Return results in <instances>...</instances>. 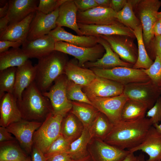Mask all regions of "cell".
<instances>
[{
	"instance_id": "obj_1",
	"label": "cell",
	"mask_w": 161,
	"mask_h": 161,
	"mask_svg": "<svg viewBox=\"0 0 161 161\" xmlns=\"http://www.w3.org/2000/svg\"><path fill=\"white\" fill-rule=\"evenodd\" d=\"M152 126L149 119L145 117L135 120H120L113 124L103 140L120 149L129 150L143 141Z\"/></svg>"
},
{
	"instance_id": "obj_2",
	"label": "cell",
	"mask_w": 161,
	"mask_h": 161,
	"mask_svg": "<svg viewBox=\"0 0 161 161\" xmlns=\"http://www.w3.org/2000/svg\"><path fill=\"white\" fill-rule=\"evenodd\" d=\"M17 103L24 120L43 123L53 113L49 100L43 95L34 81L23 92Z\"/></svg>"
},
{
	"instance_id": "obj_3",
	"label": "cell",
	"mask_w": 161,
	"mask_h": 161,
	"mask_svg": "<svg viewBox=\"0 0 161 161\" xmlns=\"http://www.w3.org/2000/svg\"><path fill=\"white\" fill-rule=\"evenodd\" d=\"M68 61L66 54L55 50L38 59L35 65L36 74L34 82L42 93L47 91L52 83L64 74Z\"/></svg>"
},
{
	"instance_id": "obj_4",
	"label": "cell",
	"mask_w": 161,
	"mask_h": 161,
	"mask_svg": "<svg viewBox=\"0 0 161 161\" xmlns=\"http://www.w3.org/2000/svg\"><path fill=\"white\" fill-rule=\"evenodd\" d=\"M134 13L141 23L145 45L148 47L154 37L153 29L161 6L158 0H131Z\"/></svg>"
},
{
	"instance_id": "obj_5",
	"label": "cell",
	"mask_w": 161,
	"mask_h": 161,
	"mask_svg": "<svg viewBox=\"0 0 161 161\" xmlns=\"http://www.w3.org/2000/svg\"><path fill=\"white\" fill-rule=\"evenodd\" d=\"M64 117L51 113L34 133L33 145L38 148L44 154L61 134V125Z\"/></svg>"
},
{
	"instance_id": "obj_6",
	"label": "cell",
	"mask_w": 161,
	"mask_h": 161,
	"mask_svg": "<svg viewBox=\"0 0 161 161\" xmlns=\"http://www.w3.org/2000/svg\"><path fill=\"white\" fill-rule=\"evenodd\" d=\"M90 69L97 76L115 81L124 86L150 80L148 76L141 69L132 67L119 66L107 69Z\"/></svg>"
},
{
	"instance_id": "obj_7",
	"label": "cell",
	"mask_w": 161,
	"mask_h": 161,
	"mask_svg": "<svg viewBox=\"0 0 161 161\" xmlns=\"http://www.w3.org/2000/svg\"><path fill=\"white\" fill-rule=\"evenodd\" d=\"M123 94L128 99L145 104L149 109L160 96L161 92L160 88L150 79L146 82L124 85Z\"/></svg>"
},
{
	"instance_id": "obj_8",
	"label": "cell",
	"mask_w": 161,
	"mask_h": 161,
	"mask_svg": "<svg viewBox=\"0 0 161 161\" xmlns=\"http://www.w3.org/2000/svg\"><path fill=\"white\" fill-rule=\"evenodd\" d=\"M67 79L65 74L58 78L54 83L43 95L49 100L53 113L64 117L71 110L72 105L67 97L66 87Z\"/></svg>"
},
{
	"instance_id": "obj_9",
	"label": "cell",
	"mask_w": 161,
	"mask_h": 161,
	"mask_svg": "<svg viewBox=\"0 0 161 161\" xmlns=\"http://www.w3.org/2000/svg\"><path fill=\"white\" fill-rule=\"evenodd\" d=\"M54 50L74 57L78 61V65L83 67L87 62H93L102 57L105 52L103 46L98 43L90 47H83L60 41L55 42Z\"/></svg>"
},
{
	"instance_id": "obj_10",
	"label": "cell",
	"mask_w": 161,
	"mask_h": 161,
	"mask_svg": "<svg viewBox=\"0 0 161 161\" xmlns=\"http://www.w3.org/2000/svg\"><path fill=\"white\" fill-rule=\"evenodd\" d=\"M88 150L93 161H122L130 152L110 145L98 138H92Z\"/></svg>"
},
{
	"instance_id": "obj_11",
	"label": "cell",
	"mask_w": 161,
	"mask_h": 161,
	"mask_svg": "<svg viewBox=\"0 0 161 161\" xmlns=\"http://www.w3.org/2000/svg\"><path fill=\"white\" fill-rule=\"evenodd\" d=\"M42 123L22 119L10 125L6 128L9 132L15 137L25 152L27 154H31L33 146L34 133Z\"/></svg>"
},
{
	"instance_id": "obj_12",
	"label": "cell",
	"mask_w": 161,
	"mask_h": 161,
	"mask_svg": "<svg viewBox=\"0 0 161 161\" xmlns=\"http://www.w3.org/2000/svg\"><path fill=\"white\" fill-rule=\"evenodd\" d=\"M92 105L113 124L121 120L123 106L128 98L123 94L115 96L88 98Z\"/></svg>"
},
{
	"instance_id": "obj_13",
	"label": "cell",
	"mask_w": 161,
	"mask_h": 161,
	"mask_svg": "<svg viewBox=\"0 0 161 161\" xmlns=\"http://www.w3.org/2000/svg\"><path fill=\"white\" fill-rule=\"evenodd\" d=\"M106 40L112 49L123 61L134 64L138 57V49L133 38L125 35L100 36Z\"/></svg>"
},
{
	"instance_id": "obj_14",
	"label": "cell",
	"mask_w": 161,
	"mask_h": 161,
	"mask_svg": "<svg viewBox=\"0 0 161 161\" xmlns=\"http://www.w3.org/2000/svg\"><path fill=\"white\" fill-rule=\"evenodd\" d=\"M124 86L115 81L96 76L89 84L82 88L88 98L114 97L123 94Z\"/></svg>"
},
{
	"instance_id": "obj_15",
	"label": "cell",
	"mask_w": 161,
	"mask_h": 161,
	"mask_svg": "<svg viewBox=\"0 0 161 161\" xmlns=\"http://www.w3.org/2000/svg\"><path fill=\"white\" fill-rule=\"evenodd\" d=\"M59 8L48 14L36 10L30 24L26 40L30 41L48 34L55 28Z\"/></svg>"
},
{
	"instance_id": "obj_16",
	"label": "cell",
	"mask_w": 161,
	"mask_h": 161,
	"mask_svg": "<svg viewBox=\"0 0 161 161\" xmlns=\"http://www.w3.org/2000/svg\"><path fill=\"white\" fill-rule=\"evenodd\" d=\"M117 13L110 8L97 6L85 11H78L77 22L84 25L112 24L119 22Z\"/></svg>"
},
{
	"instance_id": "obj_17",
	"label": "cell",
	"mask_w": 161,
	"mask_h": 161,
	"mask_svg": "<svg viewBox=\"0 0 161 161\" xmlns=\"http://www.w3.org/2000/svg\"><path fill=\"white\" fill-rule=\"evenodd\" d=\"M83 35H120L135 38L134 31L119 22L108 24L84 25L78 24Z\"/></svg>"
},
{
	"instance_id": "obj_18",
	"label": "cell",
	"mask_w": 161,
	"mask_h": 161,
	"mask_svg": "<svg viewBox=\"0 0 161 161\" xmlns=\"http://www.w3.org/2000/svg\"><path fill=\"white\" fill-rule=\"evenodd\" d=\"M98 43L102 45L105 52L101 58L93 62H88L84 65L85 68H96L107 69L121 66L131 68L133 65L126 62L121 59L112 49L109 43L104 39L98 36Z\"/></svg>"
},
{
	"instance_id": "obj_19",
	"label": "cell",
	"mask_w": 161,
	"mask_h": 161,
	"mask_svg": "<svg viewBox=\"0 0 161 161\" xmlns=\"http://www.w3.org/2000/svg\"><path fill=\"white\" fill-rule=\"evenodd\" d=\"M22 119L17 99L13 94L5 93L0 98V126L7 127Z\"/></svg>"
},
{
	"instance_id": "obj_20",
	"label": "cell",
	"mask_w": 161,
	"mask_h": 161,
	"mask_svg": "<svg viewBox=\"0 0 161 161\" xmlns=\"http://www.w3.org/2000/svg\"><path fill=\"white\" fill-rule=\"evenodd\" d=\"M55 43L54 39L48 34L33 40H26L21 49L29 58L38 59L54 51Z\"/></svg>"
},
{
	"instance_id": "obj_21",
	"label": "cell",
	"mask_w": 161,
	"mask_h": 161,
	"mask_svg": "<svg viewBox=\"0 0 161 161\" xmlns=\"http://www.w3.org/2000/svg\"><path fill=\"white\" fill-rule=\"evenodd\" d=\"M128 150L132 153L139 150L145 153L149 157L146 161L161 160V134L152 126L143 141Z\"/></svg>"
},
{
	"instance_id": "obj_22",
	"label": "cell",
	"mask_w": 161,
	"mask_h": 161,
	"mask_svg": "<svg viewBox=\"0 0 161 161\" xmlns=\"http://www.w3.org/2000/svg\"><path fill=\"white\" fill-rule=\"evenodd\" d=\"M8 13L6 16L9 25L20 22L37 10L39 0H10Z\"/></svg>"
},
{
	"instance_id": "obj_23",
	"label": "cell",
	"mask_w": 161,
	"mask_h": 161,
	"mask_svg": "<svg viewBox=\"0 0 161 161\" xmlns=\"http://www.w3.org/2000/svg\"><path fill=\"white\" fill-rule=\"evenodd\" d=\"M48 34L53 38L55 42L61 41L79 47H92L98 43L97 36L75 35L66 31L62 27L59 26H57Z\"/></svg>"
},
{
	"instance_id": "obj_24",
	"label": "cell",
	"mask_w": 161,
	"mask_h": 161,
	"mask_svg": "<svg viewBox=\"0 0 161 161\" xmlns=\"http://www.w3.org/2000/svg\"><path fill=\"white\" fill-rule=\"evenodd\" d=\"M78 12L74 0H66L59 7L57 26L67 27L74 30L78 35H83L77 22Z\"/></svg>"
},
{
	"instance_id": "obj_25",
	"label": "cell",
	"mask_w": 161,
	"mask_h": 161,
	"mask_svg": "<svg viewBox=\"0 0 161 161\" xmlns=\"http://www.w3.org/2000/svg\"><path fill=\"white\" fill-rule=\"evenodd\" d=\"M36 74L35 66L29 60L24 64L17 67L13 94L17 100L21 99L23 92L35 81Z\"/></svg>"
},
{
	"instance_id": "obj_26",
	"label": "cell",
	"mask_w": 161,
	"mask_h": 161,
	"mask_svg": "<svg viewBox=\"0 0 161 161\" xmlns=\"http://www.w3.org/2000/svg\"><path fill=\"white\" fill-rule=\"evenodd\" d=\"M35 13V12L31 13L20 22L9 25L4 31L0 33V41H24L27 39L30 25Z\"/></svg>"
},
{
	"instance_id": "obj_27",
	"label": "cell",
	"mask_w": 161,
	"mask_h": 161,
	"mask_svg": "<svg viewBox=\"0 0 161 161\" xmlns=\"http://www.w3.org/2000/svg\"><path fill=\"white\" fill-rule=\"evenodd\" d=\"M64 74L68 80L83 87L89 84L96 77L91 69L80 67L72 61L67 63Z\"/></svg>"
},
{
	"instance_id": "obj_28",
	"label": "cell",
	"mask_w": 161,
	"mask_h": 161,
	"mask_svg": "<svg viewBox=\"0 0 161 161\" xmlns=\"http://www.w3.org/2000/svg\"><path fill=\"white\" fill-rule=\"evenodd\" d=\"M84 129L81 122L75 115L69 112L62 120L61 133L70 143L80 136Z\"/></svg>"
},
{
	"instance_id": "obj_29",
	"label": "cell",
	"mask_w": 161,
	"mask_h": 161,
	"mask_svg": "<svg viewBox=\"0 0 161 161\" xmlns=\"http://www.w3.org/2000/svg\"><path fill=\"white\" fill-rule=\"evenodd\" d=\"M26 154L16 139L0 143V161H24Z\"/></svg>"
},
{
	"instance_id": "obj_30",
	"label": "cell",
	"mask_w": 161,
	"mask_h": 161,
	"mask_svg": "<svg viewBox=\"0 0 161 161\" xmlns=\"http://www.w3.org/2000/svg\"><path fill=\"white\" fill-rule=\"evenodd\" d=\"M29 58L21 48H12L0 53V71L10 67H19Z\"/></svg>"
},
{
	"instance_id": "obj_31",
	"label": "cell",
	"mask_w": 161,
	"mask_h": 161,
	"mask_svg": "<svg viewBox=\"0 0 161 161\" xmlns=\"http://www.w3.org/2000/svg\"><path fill=\"white\" fill-rule=\"evenodd\" d=\"M71 101L72 107L69 112L79 120L84 128L88 129L98 111L89 104Z\"/></svg>"
},
{
	"instance_id": "obj_32",
	"label": "cell",
	"mask_w": 161,
	"mask_h": 161,
	"mask_svg": "<svg viewBox=\"0 0 161 161\" xmlns=\"http://www.w3.org/2000/svg\"><path fill=\"white\" fill-rule=\"evenodd\" d=\"M92 138L88 129L84 128L81 135L70 143L67 152L75 160H80L89 155L88 146Z\"/></svg>"
},
{
	"instance_id": "obj_33",
	"label": "cell",
	"mask_w": 161,
	"mask_h": 161,
	"mask_svg": "<svg viewBox=\"0 0 161 161\" xmlns=\"http://www.w3.org/2000/svg\"><path fill=\"white\" fill-rule=\"evenodd\" d=\"M113 125L105 114L98 111L88 129L92 138L103 140L110 132Z\"/></svg>"
},
{
	"instance_id": "obj_34",
	"label": "cell",
	"mask_w": 161,
	"mask_h": 161,
	"mask_svg": "<svg viewBox=\"0 0 161 161\" xmlns=\"http://www.w3.org/2000/svg\"><path fill=\"white\" fill-rule=\"evenodd\" d=\"M147 106L145 104L128 99L124 103L121 114V120L130 121L145 117Z\"/></svg>"
},
{
	"instance_id": "obj_35",
	"label": "cell",
	"mask_w": 161,
	"mask_h": 161,
	"mask_svg": "<svg viewBox=\"0 0 161 161\" xmlns=\"http://www.w3.org/2000/svg\"><path fill=\"white\" fill-rule=\"evenodd\" d=\"M138 46V57L137 61L132 68L135 69H147L153 64L154 61L150 58L146 51L143 36L142 25L134 30Z\"/></svg>"
},
{
	"instance_id": "obj_36",
	"label": "cell",
	"mask_w": 161,
	"mask_h": 161,
	"mask_svg": "<svg viewBox=\"0 0 161 161\" xmlns=\"http://www.w3.org/2000/svg\"><path fill=\"white\" fill-rule=\"evenodd\" d=\"M116 17L119 22L133 31L141 25L134 13L131 0H127L123 8L117 13Z\"/></svg>"
},
{
	"instance_id": "obj_37",
	"label": "cell",
	"mask_w": 161,
	"mask_h": 161,
	"mask_svg": "<svg viewBox=\"0 0 161 161\" xmlns=\"http://www.w3.org/2000/svg\"><path fill=\"white\" fill-rule=\"evenodd\" d=\"M17 67H10L0 71V98L6 93L13 94Z\"/></svg>"
},
{
	"instance_id": "obj_38",
	"label": "cell",
	"mask_w": 161,
	"mask_h": 161,
	"mask_svg": "<svg viewBox=\"0 0 161 161\" xmlns=\"http://www.w3.org/2000/svg\"><path fill=\"white\" fill-rule=\"evenodd\" d=\"M83 86L68 80L66 92L68 99L70 101L86 103L92 105L86 95L82 90Z\"/></svg>"
},
{
	"instance_id": "obj_39",
	"label": "cell",
	"mask_w": 161,
	"mask_h": 161,
	"mask_svg": "<svg viewBox=\"0 0 161 161\" xmlns=\"http://www.w3.org/2000/svg\"><path fill=\"white\" fill-rule=\"evenodd\" d=\"M141 69L157 86L161 88V60L158 56L148 69Z\"/></svg>"
},
{
	"instance_id": "obj_40",
	"label": "cell",
	"mask_w": 161,
	"mask_h": 161,
	"mask_svg": "<svg viewBox=\"0 0 161 161\" xmlns=\"http://www.w3.org/2000/svg\"><path fill=\"white\" fill-rule=\"evenodd\" d=\"M70 144L61 134L52 143L44 155L47 157L57 154L67 152Z\"/></svg>"
},
{
	"instance_id": "obj_41",
	"label": "cell",
	"mask_w": 161,
	"mask_h": 161,
	"mask_svg": "<svg viewBox=\"0 0 161 161\" xmlns=\"http://www.w3.org/2000/svg\"><path fill=\"white\" fill-rule=\"evenodd\" d=\"M66 0H40L37 10L45 14H49L59 8Z\"/></svg>"
},
{
	"instance_id": "obj_42",
	"label": "cell",
	"mask_w": 161,
	"mask_h": 161,
	"mask_svg": "<svg viewBox=\"0 0 161 161\" xmlns=\"http://www.w3.org/2000/svg\"><path fill=\"white\" fill-rule=\"evenodd\" d=\"M146 116L149 119L152 125L158 124L161 121V96L157 99L154 105L147 112Z\"/></svg>"
},
{
	"instance_id": "obj_43",
	"label": "cell",
	"mask_w": 161,
	"mask_h": 161,
	"mask_svg": "<svg viewBox=\"0 0 161 161\" xmlns=\"http://www.w3.org/2000/svg\"><path fill=\"white\" fill-rule=\"evenodd\" d=\"M151 46V58L155 59L156 56L161 60V35L154 37L149 47Z\"/></svg>"
},
{
	"instance_id": "obj_44",
	"label": "cell",
	"mask_w": 161,
	"mask_h": 161,
	"mask_svg": "<svg viewBox=\"0 0 161 161\" xmlns=\"http://www.w3.org/2000/svg\"><path fill=\"white\" fill-rule=\"evenodd\" d=\"M78 11L84 12L97 6L95 0H74Z\"/></svg>"
},
{
	"instance_id": "obj_45",
	"label": "cell",
	"mask_w": 161,
	"mask_h": 161,
	"mask_svg": "<svg viewBox=\"0 0 161 161\" xmlns=\"http://www.w3.org/2000/svg\"><path fill=\"white\" fill-rule=\"evenodd\" d=\"M45 157L47 161H80L82 160H75L67 152L57 154Z\"/></svg>"
},
{
	"instance_id": "obj_46",
	"label": "cell",
	"mask_w": 161,
	"mask_h": 161,
	"mask_svg": "<svg viewBox=\"0 0 161 161\" xmlns=\"http://www.w3.org/2000/svg\"><path fill=\"white\" fill-rule=\"evenodd\" d=\"M24 41H16L9 40L0 41V53L8 50L10 47L17 48L22 45Z\"/></svg>"
},
{
	"instance_id": "obj_47",
	"label": "cell",
	"mask_w": 161,
	"mask_h": 161,
	"mask_svg": "<svg viewBox=\"0 0 161 161\" xmlns=\"http://www.w3.org/2000/svg\"><path fill=\"white\" fill-rule=\"evenodd\" d=\"M31 155V161H47L44 154L35 145L33 146Z\"/></svg>"
},
{
	"instance_id": "obj_48",
	"label": "cell",
	"mask_w": 161,
	"mask_h": 161,
	"mask_svg": "<svg viewBox=\"0 0 161 161\" xmlns=\"http://www.w3.org/2000/svg\"><path fill=\"white\" fill-rule=\"evenodd\" d=\"M12 134L7 129L6 127H0V143L6 142L15 139Z\"/></svg>"
},
{
	"instance_id": "obj_49",
	"label": "cell",
	"mask_w": 161,
	"mask_h": 161,
	"mask_svg": "<svg viewBox=\"0 0 161 161\" xmlns=\"http://www.w3.org/2000/svg\"><path fill=\"white\" fill-rule=\"evenodd\" d=\"M127 1V0H111L110 8L117 13L123 8Z\"/></svg>"
},
{
	"instance_id": "obj_50",
	"label": "cell",
	"mask_w": 161,
	"mask_h": 161,
	"mask_svg": "<svg viewBox=\"0 0 161 161\" xmlns=\"http://www.w3.org/2000/svg\"><path fill=\"white\" fill-rule=\"evenodd\" d=\"M153 33L154 37L161 35V20L158 19L154 27Z\"/></svg>"
},
{
	"instance_id": "obj_51",
	"label": "cell",
	"mask_w": 161,
	"mask_h": 161,
	"mask_svg": "<svg viewBox=\"0 0 161 161\" xmlns=\"http://www.w3.org/2000/svg\"><path fill=\"white\" fill-rule=\"evenodd\" d=\"M9 23V21L6 16L0 19V33L7 27Z\"/></svg>"
},
{
	"instance_id": "obj_52",
	"label": "cell",
	"mask_w": 161,
	"mask_h": 161,
	"mask_svg": "<svg viewBox=\"0 0 161 161\" xmlns=\"http://www.w3.org/2000/svg\"><path fill=\"white\" fill-rule=\"evenodd\" d=\"M9 0L5 5L0 8V18L6 16L7 14L9 8Z\"/></svg>"
},
{
	"instance_id": "obj_53",
	"label": "cell",
	"mask_w": 161,
	"mask_h": 161,
	"mask_svg": "<svg viewBox=\"0 0 161 161\" xmlns=\"http://www.w3.org/2000/svg\"><path fill=\"white\" fill-rule=\"evenodd\" d=\"M97 6L110 8L111 0H95Z\"/></svg>"
},
{
	"instance_id": "obj_54",
	"label": "cell",
	"mask_w": 161,
	"mask_h": 161,
	"mask_svg": "<svg viewBox=\"0 0 161 161\" xmlns=\"http://www.w3.org/2000/svg\"><path fill=\"white\" fill-rule=\"evenodd\" d=\"M137 156H135L134 153L130 152L122 161H137Z\"/></svg>"
},
{
	"instance_id": "obj_55",
	"label": "cell",
	"mask_w": 161,
	"mask_h": 161,
	"mask_svg": "<svg viewBox=\"0 0 161 161\" xmlns=\"http://www.w3.org/2000/svg\"><path fill=\"white\" fill-rule=\"evenodd\" d=\"M152 126L155 128L158 132L161 134V123L160 125H159L158 124H153Z\"/></svg>"
},
{
	"instance_id": "obj_56",
	"label": "cell",
	"mask_w": 161,
	"mask_h": 161,
	"mask_svg": "<svg viewBox=\"0 0 161 161\" xmlns=\"http://www.w3.org/2000/svg\"><path fill=\"white\" fill-rule=\"evenodd\" d=\"M137 161H146V160H145V159L144 155L141 154L138 156H137ZM160 161H161V160Z\"/></svg>"
},
{
	"instance_id": "obj_57",
	"label": "cell",
	"mask_w": 161,
	"mask_h": 161,
	"mask_svg": "<svg viewBox=\"0 0 161 161\" xmlns=\"http://www.w3.org/2000/svg\"><path fill=\"white\" fill-rule=\"evenodd\" d=\"M80 161H93L90 155L81 160Z\"/></svg>"
},
{
	"instance_id": "obj_58",
	"label": "cell",
	"mask_w": 161,
	"mask_h": 161,
	"mask_svg": "<svg viewBox=\"0 0 161 161\" xmlns=\"http://www.w3.org/2000/svg\"><path fill=\"white\" fill-rule=\"evenodd\" d=\"M8 0H1L0 1V7L3 6L6 4Z\"/></svg>"
},
{
	"instance_id": "obj_59",
	"label": "cell",
	"mask_w": 161,
	"mask_h": 161,
	"mask_svg": "<svg viewBox=\"0 0 161 161\" xmlns=\"http://www.w3.org/2000/svg\"><path fill=\"white\" fill-rule=\"evenodd\" d=\"M157 17L158 19L161 20V11L158 12L157 14Z\"/></svg>"
},
{
	"instance_id": "obj_60",
	"label": "cell",
	"mask_w": 161,
	"mask_h": 161,
	"mask_svg": "<svg viewBox=\"0 0 161 161\" xmlns=\"http://www.w3.org/2000/svg\"><path fill=\"white\" fill-rule=\"evenodd\" d=\"M24 161H31V157H30L27 156Z\"/></svg>"
},
{
	"instance_id": "obj_61",
	"label": "cell",
	"mask_w": 161,
	"mask_h": 161,
	"mask_svg": "<svg viewBox=\"0 0 161 161\" xmlns=\"http://www.w3.org/2000/svg\"><path fill=\"white\" fill-rule=\"evenodd\" d=\"M160 89L161 92V88H160Z\"/></svg>"
},
{
	"instance_id": "obj_62",
	"label": "cell",
	"mask_w": 161,
	"mask_h": 161,
	"mask_svg": "<svg viewBox=\"0 0 161 161\" xmlns=\"http://www.w3.org/2000/svg\"></svg>"
}]
</instances>
